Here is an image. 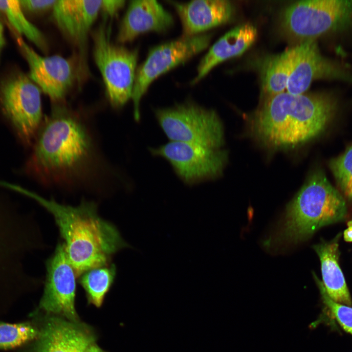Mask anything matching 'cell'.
Wrapping results in <instances>:
<instances>
[{
    "label": "cell",
    "mask_w": 352,
    "mask_h": 352,
    "mask_svg": "<svg viewBox=\"0 0 352 352\" xmlns=\"http://www.w3.org/2000/svg\"><path fill=\"white\" fill-rule=\"evenodd\" d=\"M87 121L59 107L43 121L21 172L47 187L74 189L93 185L103 160Z\"/></svg>",
    "instance_id": "cell-1"
},
{
    "label": "cell",
    "mask_w": 352,
    "mask_h": 352,
    "mask_svg": "<svg viewBox=\"0 0 352 352\" xmlns=\"http://www.w3.org/2000/svg\"><path fill=\"white\" fill-rule=\"evenodd\" d=\"M21 193L34 199L53 217L77 277L86 271L110 264L113 254L130 245L117 228L98 214L93 201L77 206L59 203L22 188Z\"/></svg>",
    "instance_id": "cell-2"
},
{
    "label": "cell",
    "mask_w": 352,
    "mask_h": 352,
    "mask_svg": "<svg viewBox=\"0 0 352 352\" xmlns=\"http://www.w3.org/2000/svg\"><path fill=\"white\" fill-rule=\"evenodd\" d=\"M337 100L326 93L269 96L254 115L255 136L270 148H287L304 144L320 134L333 117Z\"/></svg>",
    "instance_id": "cell-3"
},
{
    "label": "cell",
    "mask_w": 352,
    "mask_h": 352,
    "mask_svg": "<svg viewBox=\"0 0 352 352\" xmlns=\"http://www.w3.org/2000/svg\"><path fill=\"white\" fill-rule=\"evenodd\" d=\"M347 213L343 197L323 172L316 171L287 205L275 239L287 243L305 241L321 227L343 220Z\"/></svg>",
    "instance_id": "cell-4"
},
{
    "label": "cell",
    "mask_w": 352,
    "mask_h": 352,
    "mask_svg": "<svg viewBox=\"0 0 352 352\" xmlns=\"http://www.w3.org/2000/svg\"><path fill=\"white\" fill-rule=\"evenodd\" d=\"M32 228L26 214L0 194V286L28 283L25 261L34 250Z\"/></svg>",
    "instance_id": "cell-5"
},
{
    "label": "cell",
    "mask_w": 352,
    "mask_h": 352,
    "mask_svg": "<svg viewBox=\"0 0 352 352\" xmlns=\"http://www.w3.org/2000/svg\"><path fill=\"white\" fill-rule=\"evenodd\" d=\"M92 36L94 60L102 76L109 101L113 107H121L132 98L137 52L114 44L111 39V27L106 22Z\"/></svg>",
    "instance_id": "cell-6"
},
{
    "label": "cell",
    "mask_w": 352,
    "mask_h": 352,
    "mask_svg": "<svg viewBox=\"0 0 352 352\" xmlns=\"http://www.w3.org/2000/svg\"><path fill=\"white\" fill-rule=\"evenodd\" d=\"M0 109L20 142L32 146L43 122L40 88L28 76L12 75L0 83Z\"/></svg>",
    "instance_id": "cell-7"
},
{
    "label": "cell",
    "mask_w": 352,
    "mask_h": 352,
    "mask_svg": "<svg viewBox=\"0 0 352 352\" xmlns=\"http://www.w3.org/2000/svg\"><path fill=\"white\" fill-rule=\"evenodd\" d=\"M157 120L172 141L221 149L224 144L222 122L217 113L191 102L157 110Z\"/></svg>",
    "instance_id": "cell-8"
},
{
    "label": "cell",
    "mask_w": 352,
    "mask_h": 352,
    "mask_svg": "<svg viewBox=\"0 0 352 352\" xmlns=\"http://www.w3.org/2000/svg\"><path fill=\"white\" fill-rule=\"evenodd\" d=\"M352 24V0H307L289 6L283 16L285 30L309 39Z\"/></svg>",
    "instance_id": "cell-9"
},
{
    "label": "cell",
    "mask_w": 352,
    "mask_h": 352,
    "mask_svg": "<svg viewBox=\"0 0 352 352\" xmlns=\"http://www.w3.org/2000/svg\"><path fill=\"white\" fill-rule=\"evenodd\" d=\"M210 39L211 36L207 34L183 37L157 46L150 51L146 61L135 74L131 99L136 121H139L140 117V101L151 83L161 74L205 49Z\"/></svg>",
    "instance_id": "cell-10"
},
{
    "label": "cell",
    "mask_w": 352,
    "mask_h": 352,
    "mask_svg": "<svg viewBox=\"0 0 352 352\" xmlns=\"http://www.w3.org/2000/svg\"><path fill=\"white\" fill-rule=\"evenodd\" d=\"M155 156L167 160L174 170L189 185L212 180L220 176L227 162V152L200 145L170 141L150 149Z\"/></svg>",
    "instance_id": "cell-11"
},
{
    "label": "cell",
    "mask_w": 352,
    "mask_h": 352,
    "mask_svg": "<svg viewBox=\"0 0 352 352\" xmlns=\"http://www.w3.org/2000/svg\"><path fill=\"white\" fill-rule=\"evenodd\" d=\"M291 49L287 92L304 94L311 83L318 79L339 80L352 84V72L349 66L323 56L314 39L305 40Z\"/></svg>",
    "instance_id": "cell-12"
},
{
    "label": "cell",
    "mask_w": 352,
    "mask_h": 352,
    "mask_svg": "<svg viewBox=\"0 0 352 352\" xmlns=\"http://www.w3.org/2000/svg\"><path fill=\"white\" fill-rule=\"evenodd\" d=\"M46 271L40 308L47 312L60 314L70 321H76V275L63 242L58 243L53 254L47 259Z\"/></svg>",
    "instance_id": "cell-13"
},
{
    "label": "cell",
    "mask_w": 352,
    "mask_h": 352,
    "mask_svg": "<svg viewBox=\"0 0 352 352\" xmlns=\"http://www.w3.org/2000/svg\"><path fill=\"white\" fill-rule=\"evenodd\" d=\"M19 41L29 66L28 77L52 101L62 102L74 82L72 61L60 55L41 56L21 39Z\"/></svg>",
    "instance_id": "cell-14"
},
{
    "label": "cell",
    "mask_w": 352,
    "mask_h": 352,
    "mask_svg": "<svg viewBox=\"0 0 352 352\" xmlns=\"http://www.w3.org/2000/svg\"><path fill=\"white\" fill-rule=\"evenodd\" d=\"M173 23L172 15L157 1L132 0L121 21L117 41L125 43L143 33L164 32Z\"/></svg>",
    "instance_id": "cell-15"
},
{
    "label": "cell",
    "mask_w": 352,
    "mask_h": 352,
    "mask_svg": "<svg viewBox=\"0 0 352 352\" xmlns=\"http://www.w3.org/2000/svg\"><path fill=\"white\" fill-rule=\"evenodd\" d=\"M102 0H59L53 8V18L62 33L83 46L101 10Z\"/></svg>",
    "instance_id": "cell-16"
},
{
    "label": "cell",
    "mask_w": 352,
    "mask_h": 352,
    "mask_svg": "<svg viewBox=\"0 0 352 352\" xmlns=\"http://www.w3.org/2000/svg\"><path fill=\"white\" fill-rule=\"evenodd\" d=\"M178 13L183 26V37L227 22L233 14V6L226 0H197L187 3L170 1Z\"/></svg>",
    "instance_id": "cell-17"
},
{
    "label": "cell",
    "mask_w": 352,
    "mask_h": 352,
    "mask_svg": "<svg viewBox=\"0 0 352 352\" xmlns=\"http://www.w3.org/2000/svg\"><path fill=\"white\" fill-rule=\"evenodd\" d=\"M34 352H84L93 336L73 323L51 318L40 331Z\"/></svg>",
    "instance_id": "cell-18"
},
{
    "label": "cell",
    "mask_w": 352,
    "mask_h": 352,
    "mask_svg": "<svg viewBox=\"0 0 352 352\" xmlns=\"http://www.w3.org/2000/svg\"><path fill=\"white\" fill-rule=\"evenodd\" d=\"M257 36L256 28L249 23L240 25L228 31L212 45L201 60L192 84L198 83L218 64L242 54L253 44Z\"/></svg>",
    "instance_id": "cell-19"
},
{
    "label": "cell",
    "mask_w": 352,
    "mask_h": 352,
    "mask_svg": "<svg viewBox=\"0 0 352 352\" xmlns=\"http://www.w3.org/2000/svg\"><path fill=\"white\" fill-rule=\"evenodd\" d=\"M339 244L336 239L313 246L321 263L322 283L328 295L334 301L352 307V299L338 264Z\"/></svg>",
    "instance_id": "cell-20"
},
{
    "label": "cell",
    "mask_w": 352,
    "mask_h": 352,
    "mask_svg": "<svg viewBox=\"0 0 352 352\" xmlns=\"http://www.w3.org/2000/svg\"><path fill=\"white\" fill-rule=\"evenodd\" d=\"M292 62L291 48L267 58L263 66V87L269 96L286 90Z\"/></svg>",
    "instance_id": "cell-21"
},
{
    "label": "cell",
    "mask_w": 352,
    "mask_h": 352,
    "mask_svg": "<svg viewBox=\"0 0 352 352\" xmlns=\"http://www.w3.org/2000/svg\"><path fill=\"white\" fill-rule=\"evenodd\" d=\"M116 274L114 264L90 269L79 277L89 303L99 307L112 285Z\"/></svg>",
    "instance_id": "cell-22"
},
{
    "label": "cell",
    "mask_w": 352,
    "mask_h": 352,
    "mask_svg": "<svg viewBox=\"0 0 352 352\" xmlns=\"http://www.w3.org/2000/svg\"><path fill=\"white\" fill-rule=\"evenodd\" d=\"M22 10L20 0H0V11L5 15L16 31L41 50L46 51L47 43L44 35L27 20Z\"/></svg>",
    "instance_id": "cell-23"
},
{
    "label": "cell",
    "mask_w": 352,
    "mask_h": 352,
    "mask_svg": "<svg viewBox=\"0 0 352 352\" xmlns=\"http://www.w3.org/2000/svg\"><path fill=\"white\" fill-rule=\"evenodd\" d=\"M40 331L28 323L0 322V349L20 346L38 338Z\"/></svg>",
    "instance_id": "cell-24"
},
{
    "label": "cell",
    "mask_w": 352,
    "mask_h": 352,
    "mask_svg": "<svg viewBox=\"0 0 352 352\" xmlns=\"http://www.w3.org/2000/svg\"><path fill=\"white\" fill-rule=\"evenodd\" d=\"M329 166L341 190L352 201V143L344 153L331 160Z\"/></svg>",
    "instance_id": "cell-25"
},
{
    "label": "cell",
    "mask_w": 352,
    "mask_h": 352,
    "mask_svg": "<svg viewBox=\"0 0 352 352\" xmlns=\"http://www.w3.org/2000/svg\"><path fill=\"white\" fill-rule=\"evenodd\" d=\"M324 306V311L336 320L341 328L352 335V307L336 302L327 294L321 281L314 274Z\"/></svg>",
    "instance_id": "cell-26"
},
{
    "label": "cell",
    "mask_w": 352,
    "mask_h": 352,
    "mask_svg": "<svg viewBox=\"0 0 352 352\" xmlns=\"http://www.w3.org/2000/svg\"><path fill=\"white\" fill-rule=\"evenodd\" d=\"M57 0H20L22 9L32 13H39L53 9Z\"/></svg>",
    "instance_id": "cell-27"
},
{
    "label": "cell",
    "mask_w": 352,
    "mask_h": 352,
    "mask_svg": "<svg viewBox=\"0 0 352 352\" xmlns=\"http://www.w3.org/2000/svg\"><path fill=\"white\" fill-rule=\"evenodd\" d=\"M124 0H103L101 10L106 18L114 17L125 5Z\"/></svg>",
    "instance_id": "cell-28"
},
{
    "label": "cell",
    "mask_w": 352,
    "mask_h": 352,
    "mask_svg": "<svg viewBox=\"0 0 352 352\" xmlns=\"http://www.w3.org/2000/svg\"><path fill=\"white\" fill-rule=\"evenodd\" d=\"M347 226L344 231V239L347 242H352V220L348 221Z\"/></svg>",
    "instance_id": "cell-29"
},
{
    "label": "cell",
    "mask_w": 352,
    "mask_h": 352,
    "mask_svg": "<svg viewBox=\"0 0 352 352\" xmlns=\"http://www.w3.org/2000/svg\"><path fill=\"white\" fill-rule=\"evenodd\" d=\"M5 44L4 37V26L1 22H0V52Z\"/></svg>",
    "instance_id": "cell-30"
},
{
    "label": "cell",
    "mask_w": 352,
    "mask_h": 352,
    "mask_svg": "<svg viewBox=\"0 0 352 352\" xmlns=\"http://www.w3.org/2000/svg\"><path fill=\"white\" fill-rule=\"evenodd\" d=\"M84 352H104L94 343L89 346Z\"/></svg>",
    "instance_id": "cell-31"
}]
</instances>
